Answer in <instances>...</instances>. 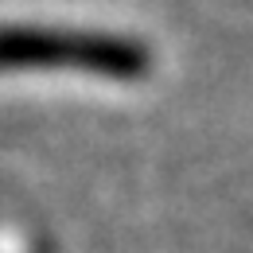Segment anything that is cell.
<instances>
[{
    "label": "cell",
    "instance_id": "obj_1",
    "mask_svg": "<svg viewBox=\"0 0 253 253\" xmlns=\"http://www.w3.org/2000/svg\"><path fill=\"white\" fill-rule=\"evenodd\" d=\"M90 70L109 78H140L148 70L144 43L105 32H51V28H0V70Z\"/></svg>",
    "mask_w": 253,
    "mask_h": 253
}]
</instances>
